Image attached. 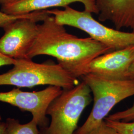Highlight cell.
<instances>
[{
	"label": "cell",
	"mask_w": 134,
	"mask_h": 134,
	"mask_svg": "<svg viewBox=\"0 0 134 134\" xmlns=\"http://www.w3.org/2000/svg\"><path fill=\"white\" fill-rule=\"evenodd\" d=\"M106 123L113 128L118 134H134V121L122 122L104 119Z\"/></svg>",
	"instance_id": "cell-12"
},
{
	"label": "cell",
	"mask_w": 134,
	"mask_h": 134,
	"mask_svg": "<svg viewBox=\"0 0 134 134\" xmlns=\"http://www.w3.org/2000/svg\"><path fill=\"white\" fill-rule=\"evenodd\" d=\"M16 60L7 56L0 52V67L7 65H13Z\"/></svg>",
	"instance_id": "cell-16"
},
{
	"label": "cell",
	"mask_w": 134,
	"mask_h": 134,
	"mask_svg": "<svg viewBox=\"0 0 134 134\" xmlns=\"http://www.w3.org/2000/svg\"><path fill=\"white\" fill-rule=\"evenodd\" d=\"M5 123V134H42L38 129L37 123L33 119L26 124H21L19 120L8 118Z\"/></svg>",
	"instance_id": "cell-11"
},
{
	"label": "cell",
	"mask_w": 134,
	"mask_h": 134,
	"mask_svg": "<svg viewBox=\"0 0 134 134\" xmlns=\"http://www.w3.org/2000/svg\"><path fill=\"white\" fill-rule=\"evenodd\" d=\"M74 3H81L85 10L98 14L93 0H17L1 7V10L10 15H19L55 7H65Z\"/></svg>",
	"instance_id": "cell-10"
},
{
	"label": "cell",
	"mask_w": 134,
	"mask_h": 134,
	"mask_svg": "<svg viewBox=\"0 0 134 134\" xmlns=\"http://www.w3.org/2000/svg\"><path fill=\"white\" fill-rule=\"evenodd\" d=\"M5 122H0V134H5Z\"/></svg>",
	"instance_id": "cell-18"
},
{
	"label": "cell",
	"mask_w": 134,
	"mask_h": 134,
	"mask_svg": "<svg viewBox=\"0 0 134 134\" xmlns=\"http://www.w3.org/2000/svg\"><path fill=\"white\" fill-rule=\"evenodd\" d=\"M2 122V117H1V116L0 115V122Z\"/></svg>",
	"instance_id": "cell-20"
},
{
	"label": "cell",
	"mask_w": 134,
	"mask_h": 134,
	"mask_svg": "<svg viewBox=\"0 0 134 134\" xmlns=\"http://www.w3.org/2000/svg\"><path fill=\"white\" fill-rule=\"evenodd\" d=\"M91 91L85 81L62 92L47 110L51 122L42 134H74L83 110L91 101Z\"/></svg>",
	"instance_id": "cell-4"
},
{
	"label": "cell",
	"mask_w": 134,
	"mask_h": 134,
	"mask_svg": "<svg viewBox=\"0 0 134 134\" xmlns=\"http://www.w3.org/2000/svg\"><path fill=\"white\" fill-rule=\"evenodd\" d=\"M46 10L48 14L54 16L58 24L85 31L92 38L109 47L111 51L134 45V32H124L109 28L96 20L90 12L85 10L79 11L69 5L63 10Z\"/></svg>",
	"instance_id": "cell-5"
},
{
	"label": "cell",
	"mask_w": 134,
	"mask_h": 134,
	"mask_svg": "<svg viewBox=\"0 0 134 134\" xmlns=\"http://www.w3.org/2000/svg\"><path fill=\"white\" fill-rule=\"evenodd\" d=\"M105 118L112 121H118L126 122H133L134 121V103L128 109L117 112L106 117Z\"/></svg>",
	"instance_id": "cell-13"
},
{
	"label": "cell",
	"mask_w": 134,
	"mask_h": 134,
	"mask_svg": "<svg viewBox=\"0 0 134 134\" xmlns=\"http://www.w3.org/2000/svg\"><path fill=\"white\" fill-rule=\"evenodd\" d=\"M16 1L17 0H0V5L2 6L4 5H7Z\"/></svg>",
	"instance_id": "cell-19"
},
{
	"label": "cell",
	"mask_w": 134,
	"mask_h": 134,
	"mask_svg": "<svg viewBox=\"0 0 134 134\" xmlns=\"http://www.w3.org/2000/svg\"><path fill=\"white\" fill-rule=\"evenodd\" d=\"M134 61L133 45L96 58L90 63L87 74L113 80L128 79V71Z\"/></svg>",
	"instance_id": "cell-8"
},
{
	"label": "cell",
	"mask_w": 134,
	"mask_h": 134,
	"mask_svg": "<svg viewBox=\"0 0 134 134\" xmlns=\"http://www.w3.org/2000/svg\"><path fill=\"white\" fill-rule=\"evenodd\" d=\"M62 91L61 87L53 86H49L42 91L33 92L14 88L9 91L0 92V101L30 112L32 119L42 130L48 126L46 116L48 107Z\"/></svg>",
	"instance_id": "cell-7"
},
{
	"label": "cell",
	"mask_w": 134,
	"mask_h": 134,
	"mask_svg": "<svg viewBox=\"0 0 134 134\" xmlns=\"http://www.w3.org/2000/svg\"><path fill=\"white\" fill-rule=\"evenodd\" d=\"M127 77L128 79H134V61L130 67Z\"/></svg>",
	"instance_id": "cell-17"
},
{
	"label": "cell",
	"mask_w": 134,
	"mask_h": 134,
	"mask_svg": "<svg viewBox=\"0 0 134 134\" xmlns=\"http://www.w3.org/2000/svg\"><path fill=\"white\" fill-rule=\"evenodd\" d=\"M49 14L46 10L36 11L5 24L2 27L4 34L0 38V52L15 60L27 59L38 34L37 23Z\"/></svg>",
	"instance_id": "cell-6"
},
{
	"label": "cell",
	"mask_w": 134,
	"mask_h": 134,
	"mask_svg": "<svg viewBox=\"0 0 134 134\" xmlns=\"http://www.w3.org/2000/svg\"><path fill=\"white\" fill-rule=\"evenodd\" d=\"M98 20L108 21L115 29H131L134 32V0H93Z\"/></svg>",
	"instance_id": "cell-9"
},
{
	"label": "cell",
	"mask_w": 134,
	"mask_h": 134,
	"mask_svg": "<svg viewBox=\"0 0 134 134\" xmlns=\"http://www.w3.org/2000/svg\"><path fill=\"white\" fill-rule=\"evenodd\" d=\"M88 134H118V133L104 120Z\"/></svg>",
	"instance_id": "cell-14"
},
{
	"label": "cell",
	"mask_w": 134,
	"mask_h": 134,
	"mask_svg": "<svg viewBox=\"0 0 134 134\" xmlns=\"http://www.w3.org/2000/svg\"><path fill=\"white\" fill-rule=\"evenodd\" d=\"M110 52V48L91 37L79 38L68 33L64 25L58 24L49 14L38 24L27 58L39 55L55 58L58 64L77 79L87 74L88 66L95 58Z\"/></svg>",
	"instance_id": "cell-1"
},
{
	"label": "cell",
	"mask_w": 134,
	"mask_h": 134,
	"mask_svg": "<svg viewBox=\"0 0 134 134\" xmlns=\"http://www.w3.org/2000/svg\"><path fill=\"white\" fill-rule=\"evenodd\" d=\"M31 13L19 15H13L5 14L0 10V27L2 28L5 24L14 20L28 16Z\"/></svg>",
	"instance_id": "cell-15"
},
{
	"label": "cell",
	"mask_w": 134,
	"mask_h": 134,
	"mask_svg": "<svg viewBox=\"0 0 134 134\" xmlns=\"http://www.w3.org/2000/svg\"><path fill=\"white\" fill-rule=\"evenodd\" d=\"M93 96L89 116L74 134H88L104 120L117 104L134 96V79L113 80L88 74L81 77Z\"/></svg>",
	"instance_id": "cell-2"
},
{
	"label": "cell",
	"mask_w": 134,
	"mask_h": 134,
	"mask_svg": "<svg viewBox=\"0 0 134 134\" xmlns=\"http://www.w3.org/2000/svg\"><path fill=\"white\" fill-rule=\"evenodd\" d=\"M13 65L10 71L0 74V86L8 85L30 88L48 85L67 90L79 83L77 78L58 64H39L27 58L16 60Z\"/></svg>",
	"instance_id": "cell-3"
}]
</instances>
